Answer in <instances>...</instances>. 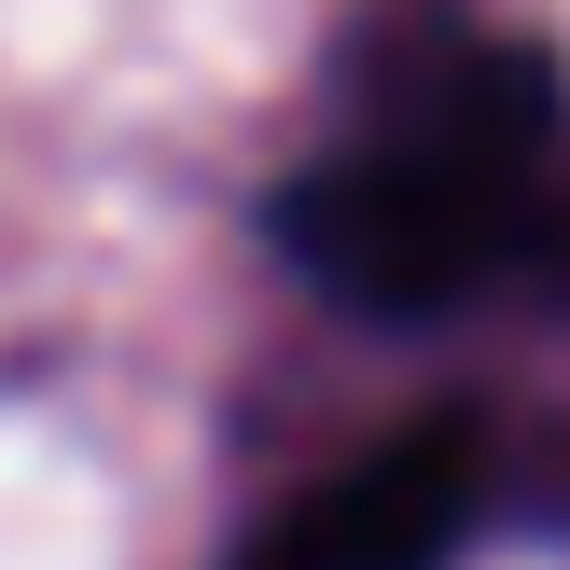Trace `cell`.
Listing matches in <instances>:
<instances>
[{
	"label": "cell",
	"mask_w": 570,
	"mask_h": 570,
	"mask_svg": "<svg viewBox=\"0 0 570 570\" xmlns=\"http://www.w3.org/2000/svg\"><path fill=\"white\" fill-rule=\"evenodd\" d=\"M473 501H488L473 432H390V445H362L348 473L293 488L237 543V570H445L460 529H473Z\"/></svg>",
	"instance_id": "7a4b0ae2"
},
{
	"label": "cell",
	"mask_w": 570,
	"mask_h": 570,
	"mask_svg": "<svg viewBox=\"0 0 570 570\" xmlns=\"http://www.w3.org/2000/svg\"><path fill=\"white\" fill-rule=\"evenodd\" d=\"M543 126V111H529ZM529 126L515 98H473V111H432V126H390L362 154L306 167L278 195V237L293 265L321 278L334 306L362 321H432L460 293H501V278L543 265L557 237V181L529 167Z\"/></svg>",
	"instance_id": "6da1fadb"
}]
</instances>
